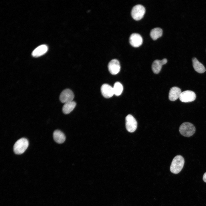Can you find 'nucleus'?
I'll list each match as a JSON object with an SVG mask.
<instances>
[{
  "mask_svg": "<svg viewBox=\"0 0 206 206\" xmlns=\"http://www.w3.org/2000/svg\"><path fill=\"white\" fill-rule=\"evenodd\" d=\"M185 161L182 156L180 155L176 156L173 159L170 167L171 172L175 174L179 173L182 169Z\"/></svg>",
  "mask_w": 206,
  "mask_h": 206,
  "instance_id": "obj_1",
  "label": "nucleus"
},
{
  "mask_svg": "<svg viewBox=\"0 0 206 206\" xmlns=\"http://www.w3.org/2000/svg\"><path fill=\"white\" fill-rule=\"evenodd\" d=\"M192 61L193 67L195 71L200 73H202L205 72L206 69L204 66L196 58H193Z\"/></svg>",
  "mask_w": 206,
  "mask_h": 206,
  "instance_id": "obj_15",
  "label": "nucleus"
},
{
  "mask_svg": "<svg viewBox=\"0 0 206 206\" xmlns=\"http://www.w3.org/2000/svg\"><path fill=\"white\" fill-rule=\"evenodd\" d=\"M125 120L126 127L127 131L130 132L135 131L137 127V122L134 117L129 114L126 117Z\"/></svg>",
  "mask_w": 206,
  "mask_h": 206,
  "instance_id": "obj_5",
  "label": "nucleus"
},
{
  "mask_svg": "<svg viewBox=\"0 0 206 206\" xmlns=\"http://www.w3.org/2000/svg\"><path fill=\"white\" fill-rule=\"evenodd\" d=\"M76 105V103L73 101L65 103L62 107L63 112L65 114L70 113L74 110Z\"/></svg>",
  "mask_w": 206,
  "mask_h": 206,
  "instance_id": "obj_16",
  "label": "nucleus"
},
{
  "mask_svg": "<svg viewBox=\"0 0 206 206\" xmlns=\"http://www.w3.org/2000/svg\"><path fill=\"white\" fill-rule=\"evenodd\" d=\"M203 180L206 183V172L203 175Z\"/></svg>",
  "mask_w": 206,
  "mask_h": 206,
  "instance_id": "obj_19",
  "label": "nucleus"
},
{
  "mask_svg": "<svg viewBox=\"0 0 206 206\" xmlns=\"http://www.w3.org/2000/svg\"><path fill=\"white\" fill-rule=\"evenodd\" d=\"M180 134L185 137H190L195 133V128L194 126L191 123L185 122L182 123L179 128Z\"/></svg>",
  "mask_w": 206,
  "mask_h": 206,
  "instance_id": "obj_3",
  "label": "nucleus"
},
{
  "mask_svg": "<svg viewBox=\"0 0 206 206\" xmlns=\"http://www.w3.org/2000/svg\"><path fill=\"white\" fill-rule=\"evenodd\" d=\"M74 95L72 91L68 89L64 90L61 93L59 99L61 102L65 103L73 101Z\"/></svg>",
  "mask_w": 206,
  "mask_h": 206,
  "instance_id": "obj_7",
  "label": "nucleus"
},
{
  "mask_svg": "<svg viewBox=\"0 0 206 206\" xmlns=\"http://www.w3.org/2000/svg\"><path fill=\"white\" fill-rule=\"evenodd\" d=\"M114 94L116 96L120 95L123 90V86L119 82H116L113 87Z\"/></svg>",
  "mask_w": 206,
  "mask_h": 206,
  "instance_id": "obj_18",
  "label": "nucleus"
},
{
  "mask_svg": "<svg viewBox=\"0 0 206 206\" xmlns=\"http://www.w3.org/2000/svg\"><path fill=\"white\" fill-rule=\"evenodd\" d=\"M108 68L109 71L111 74L113 75L117 74L119 72L120 69L119 61L116 59L112 60L108 64Z\"/></svg>",
  "mask_w": 206,
  "mask_h": 206,
  "instance_id": "obj_8",
  "label": "nucleus"
},
{
  "mask_svg": "<svg viewBox=\"0 0 206 206\" xmlns=\"http://www.w3.org/2000/svg\"><path fill=\"white\" fill-rule=\"evenodd\" d=\"M181 89L177 87H173L169 91V98L171 101H175L179 98L181 93Z\"/></svg>",
  "mask_w": 206,
  "mask_h": 206,
  "instance_id": "obj_12",
  "label": "nucleus"
},
{
  "mask_svg": "<svg viewBox=\"0 0 206 206\" xmlns=\"http://www.w3.org/2000/svg\"><path fill=\"white\" fill-rule=\"evenodd\" d=\"M167 61V60L166 58L161 60H154L152 65V68L153 72L156 74H158L161 71L163 65L165 64Z\"/></svg>",
  "mask_w": 206,
  "mask_h": 206,
  "instance_id": "obj_11",
  "label": "nucleus"
},
{
  "mask_svg": "<svg viewBox=\"0 0 206 206\" xmlns=\"http://www.w3.org/2000/svg\"><path fill=\"white\" fill-rule=\"evenodd\" d=\"M53 136L54 141L58 144L63 143L66 140L65 134L59 130H56L54 131Z\"/></svg>",
  "mask_w": 206,
  "mask_h": 206,
  "instance_id": "obj_14",
  "label": "nucleus"
},
{
  "mask_svg": "<svg viewBox=\"0 0 206 206\" xmlns=\"http://www.w3.org/2000/svg\"><path fill=\"white\" fill-rule=\"evenodd\" d=\"M163 34L161 29L159 27L154 28L152 29L150 33L151 38L154 40H156L161 37Z\"/></svg>",
  "mask_w": 206,
  "mask_h": 206,
  "instance_id": "obj_17",
  "label": "nucleus"
},
{
  "mask_svg": "<svg viewBox=\"0 0 206 206\" xmlns=\"http://www.w3.org/2000/svg\"><path fill=\"white\" fill-rule=\"evenodd\" d=\"M48 50L47 46L44 44L36 47L32 52V56L35 57H39L46 53Z\"/></svg>",
  "mask_w": 206,
  "mask_h": 206,
  "instance_id": "obj_13",
  "label": "nucleus"
},
{
  "mask_svg": "<svg viewBox=\"0 0 206 206\" xmlns=\"http://www.w3.org/2000/svg\"><path fill=\"white\" fill-rule=\"evenodd\" d=\"M196 98V95L193 91L186 90L182 92L179 98L182 102H188L194 101Z\"/></svg>",
  "mask_w": 206,
  "mask_h": 206,
  "instance_id": "obj_6",
  "label": "nucleus"
},
{
  "mask_svg": "<svg viewBox=\"0 0 206 206\" xmlns=\"http://www.w3.org/2000/svg\"><path fill=\"white\" fill-rule=\"evenodd\" d=\"M101 91L102 95L105 98H110L114 94L113 87L107 84H104L102 85Z\"/></svg>",
  "mask_w": 206,
  "mask_h": 206,
  "instance_id": "obj_10",
  "label": "nucleus"
},
{
  "mask_svg": "<svg viewBox=\"0 0 206 206\" xmlns=\"http://www.w3.org/2000/svg\"><path fill=\"white\" fill-rule=\"evenodd\" d=\"M142 38L139 34L133 33L130 35L129 38V42L130 45L133 47H138L142 44Z\"/></svg>",
  "mask_w": 206,
  "mask_h": 206,
  "instance_id": "obj_9",
  "label": "nucleus"
},
{
  "mask_svg": "<svg viewBox=\"0 0 206 206\" xmlns=\"http://www.w3.org/2000/svg\"><path fill=\"white\" fill-rule=\"evenodd\" d=\"M145 12L144 7L142 5L138 4L134 6L132 8L131 15L135 20L138 21L142 19Z\"/></svg>",
  "mask_w": 206,
  "mask_h": 206,
  "instance_id": "obj_4",
  "label": "nucleus"
},
{
  "mask_svg": "<svg viewBox=\"0 0 206 206\" xmlns=\"http://www.w3.org/2000/svg\"><path fill=\"white\" fill-rule=\"evenodd\" d=\"M29 144L28 140L25 138H21L18 140L14 144L13 150L14 153L20 154L24 152Z\"/></svg>",
  "mask_w": 206,
  "mask_h": 206,
  "instance_id": "obj_2",
  "label": "nucleus"
}]
</instances>
